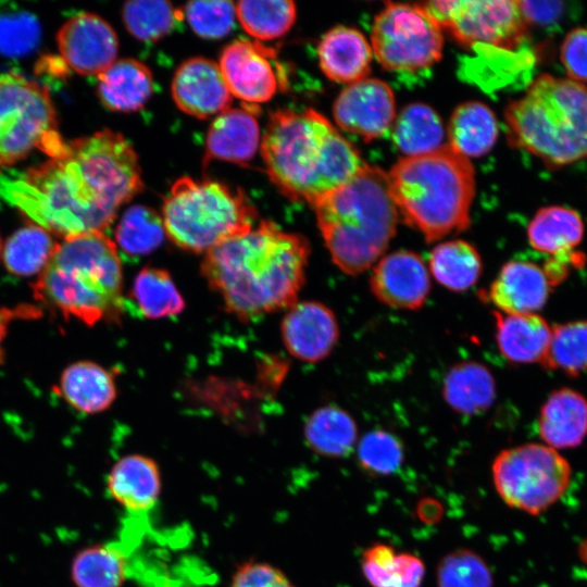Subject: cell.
<instances>
[{"label":"cell","instance_id":"obj_33","mask_svg":"<svg viewBox=\"0 0 587 587\" xmlns=\"http://www.w3.org/2000/svg\"><path fill=\"white\" fill-rule=\"evenodd\" d=\"M429 270L444 287L453 291H464L478 280L483 263L475 247L457 239L441 242L432 250Z\"/></svg>","mask_w":587,"mask_h":587},{"label":"cell","instance_id":"obj_28","mask_svg":"<svg viewBox=\"0 0 587 587\" xmlns=\"http://www.w3.org/2000/svg\"><path fill=\"white\" fill-rule=\"evenodd\" d=\"M498 122L492 110L478 101L460 104L453 111L448 128V146L469 158L488 153L497 141Z\"/></svg>","mask_w":587,"mask_h":587},{"label":"cell","instance_id":"obj_50","mask_svg":"<svg viewBox=\"0 0 587 587\" xmlns=\"http://www.w3.org/2000/svg\"><path fill=\"white\" fill-rule=\"evenodd\" d=\"M2 248H3V243H2L1 236H0V257H1V254H2Z\"/></svg>","mask_w":587,"mask_h":587},{"label":"cell","instance_id":"obj_9","mask_svg":"<svg viewBox=\"0 0 587 587\" xmlns=\"http://www.w3.org/2000/svg\"><path fill=\"white\" fill-rule=\"evenodd\" d=\"M65 145L48 88L15 72L0 73V168L34 149L55 158Z\"/></svg>","mask_w":587,"mask_h":587},{"label":"cell","instance_id":"obj_14","mask_svg":"<svg viewBox=\"0 0 587 587\" xmlns=\"http://www.w3.org/2000/svg\"><path fill=\"white\" fill-rule=\"evenodd\" d=\"M273 60V49L238 39L223 49L218 66L232 96L255 104L272 99L283 82Z\"/></svg>","mask_w":587,"mask_h":587},{"label":"cell","instance_id":"obj_5","mask_svg":"<svg viewBox=\"0 0 587 587\" xmlns=\"http://www.w3.org/2000/svg\"><path fill=\"white\" fill-rule=\"evenodd\" d=\"M34 297L88 326L118 322L123 270L116 245L104 233L64 238L33 284Z\"/></svg>","mask_w":587,"mask_h":587},{"label":"cell","instance_id":"obj_26","mask_svg":"<svg viewBox=\"0 0 587 587\" xmlns=\"http://www.w3.org/2000/svg\"><path fill=\"white\" fill-rule=\"evenodd\" d=\"M584 234L585 224L579 212L562 204L540 208L527 226L530 247L550 258L574 252Z\"/></svg>","mask_w":587,"mask_h":587},{"label":"cell","instance_id":"obj_3","mask_svg":"<svg viewBox=\"0 0 587 587\" xmlns=\"http://www.w3.org/2000/svg\"><path fill=\"white\" fill-rule=\"evenodd\" d=\"M261 152L268 177L279 191L310 204L348 182L365 164L355 148L313 109L273 112Z\"/></svg>","mask_w":587,"mask_h":587},{"label":"cell","instance_id":"obj_34","mask_svg":"<svg viewBox=\"0 0 587 587\" xmlns=\"http://www.w3.org/2000/svg\"><path fill=\"white\" fill-rule=\"evenodd\" d=\"M58 242L49 232L35 224L15 230L3 243L7 270L18 276L39 275L50 262Z\"/></svg>","mask_w":587,"mask_h":587},{"label":"cell","instance_id":"obj_42","mask_svg":"<svg viewBox=\"0 0 587 587\" xmlns=\"http://www.w3.org/2000/svg\"><path fill=\"white\" fill-rule=\"evenodd\" d=\"M437 587H492L494 578L485 560L475 551L461 548L438 563Z\"/></svg>","mask_w":587,"mask_h":587},{"label":"cell","instance_id":"obj_13","mask_svg":"<svg viewBox=\"0 0 587 587\" xmlns=\"http://www.w3.org/2000/svg\"><path fill=\"white\" fill-rule=\"evenodd\" d=\"M61 59L80 75H99L116 61L118 39L101 16L80 12L68 18L57 34Z\"/></svg>","mask_w":587,"mask_h":587},{"label":"cell","instance_id":"obj_37","mask_svg":"<svg viewBox=\"0 0 587 587\" xmlns=\"http://www.w3.org/2000/svg\"><path fill=\"white\" fill-rule=\"evenodd\" d=\"M235 11L245 32L259 40L284 36L297 16L290 0H243L235 3Z\"/></svg>","mask_w":587,"mask_h":587},{"label":"cell","instance_id":"obj_44","mask_svg":"<svg viewBox=\"0 0 587 587\" xmlns=\"http://www.w3.org/2000/svg\"><path fill=\"white\" fill-rule=\"evenodd\" d=\"M183 12L191 29L202 38H222L235 25L236 11L232 1H192Z\"/></svg>","mask_w":587,"mask_h":587},{"label":"cell","instance_id":"obj_11","mask_svg":"<svg viewBox=\"0 0 587 587\" xmlns=\"http://www.w3.org/2000/svg\"><path fill=\"white\" fill-rule=\"evenodd\" d=\"M371 43L383 67L413 72L441 58L444 39L441 27L420 3L386 2L374 18Z\"/></svg>","mask_w":587,"mask_h":587},{"label":"cell","instance_id":"obj_17","mask_svg":"<svg viewBox=\"0 0 587 587\" xmlns=\"http://www.w3.org/2000/svg\"><path fill=\"white\" fill-rule=\"evenodd\" d=\"M288 352L304 362H319L330 354L339 338L334 312L317 301H297L287 309L280 324Z\"/></svg>","mask_w":587,"mask_h":587},{"label":"cell","instance_id":"obj_16","mask_svg":"<svg viewBox=\"0 0 587 587\" xmlns=\"http://www.w3.org/2000/svg\"><path fill=\"white\" fill-rule=\"evenodd\" d=\"M370 288L388 307L417 310L430 290L429 273L419 254L398 250L384 255L373 266Z\"/></svg>","mask_w":587,"mask_h":587},{"label":"cell","instance_id":"obj_21","mask_svg":"<svg viewBox=\"0 0 587 587\" xmlns=\"http://www.w3.org/2000/svg\"><path fill=\"white\" fill-rule=\"evenodd\" d=\"M372 47L361 32L336 26L323 35L317 46L322 72L337 83L352 84L371 71Z\"/></svg>","mask_w":587,"mask_h":587},{"label":"cell","instance_id":"obj_27","mask_svg":"<svg viewBox=\"0 0 587 587\" xmlns=\"http://www.w3.org/2000/svg\"><path fill=\"white\" fill-rule=\"evenodd\" d=\"M60 392L74 409L99 413L116 398L115 380L111 372L90 361L68 365L60 378Z\"/></svg>","mask_w":587,"mask_h":587},{"label":"cell","instance_id":"obj_47","mask_svg":"<svg viewBox=\"0 0 587 587\" xmlns=\"http://www.w3.org/2000/svg\"><path fill=\"white\" fill-rule=\"evenodd\" d=\"M520 7L528 25L551 23L562 10V3L557 1H520Z\"/></svg>","mask_w":587,"mask_h":587},{"label":"cell","instance_id":"obj_40","mask_svg":"<svg viewBox=\"0 0 587 587\" xmlns=\"http://www.w3.org/2000/svg\"><path fill=\"white\" fill-rule=\"evenodd\" d=\"M542 365L571 376L587 372V321L553 326Z\"/></svg>","mask_w":587,"mask_h":587},{"label":"cell","instance_id":"obj_22","mask_svg":"<svg viewBox=\"0 0 587 587\" xmlns=\"http://www.w3.org/2000/svg\"><path fill=\"white\" fill-rule=\"evenodd\" d=\"M538 433L553 449L579 446L587 436V399L572 388L552 391L541 405Z\"/></svg>","mask_w":587,"mask_h":587},{"label":"cell","instance_id":"obj_45","mask_svg":"<svg viewBox=\"0 0 587 587\" xmlns=\"http://www.w3.org/2000/svg\"><path fill=\"white\" fill-rule=\"evenodd\" d=\"M560 62L566 78L587 85L586 26H577L566 33L560 45Z\"/></svg>","mask_w":587,"mask_h":587},{"label":"cell","instance_id":"obj_18","mask_svg":"<svg viewBox=\"0 0 587 587\" xmlns=\"http://www.w3.org/2000/svg\"><path fill=\"white\" fill-rule=\"evenodd\" d=\"M172 96L183 112L198 118L218 115L228 109L233 97L218 64L203 57L190 58L178 66Z\"/></svg>","mask_w":587,"mask_h":587},{"label":"cell","instance_id":"obj_41","mask_svg":"<svg viewBox=\"0 0 587 587\" xmlns=\"http://www.w3.org/2000/svg\"><path fill=\"white\" fill-rule=\"evenodd\" d=\"M42 28L38 17L24 9H0V57L21 60L40 46Z\"/></svg>","mask_w":587,"mask_h":587},{"label":"cell","instance_id":"obj_32","mask_svg":"<svg viewBox=\"0 0 587 587\" xmlns=\"http://www.w3.org/2000/svg\"><path fill=\"white\" fill-rule=\"evenodd\" d=\"M445 130L437 112L424 103L404 107L392 123V139L407 157L420 155L440 148Z\"/></svg>","mask_w":587,"mask_h":587},{"label":"cell","instance_id":"obj_31","mask_svg":"<svg viewBox=\"0 0 587 587\" xmlns=\"http://www.w3.org/2000/svg\"><path fill=\"white\" fill-rule=\"evenodd\" d=\"M357 438L355 421L338 407L326 405L316 409L304 424L307 445L313 452L326 458L348 455Z\"/></svg>","mask_w":587,"mask_h":587},{"label":"cell","instance_id":"obj_23","mask_svg":"<svg viewBox=\"0 0 587 587\" xmlns=\"http://www.w3.org/2000/svg\"><path fill=\"white\" fill-rule=\"evenodd\" d=\"M259 145L260 127L254 113L243 108H228L209 128L204 164L212 160L247 163L255 155Z\"/></svg>","mask_w":587,"mask_h":587},{"label":"cell","instance_id":"obj_35","mask_svg":"<svg viewBox=\"0 0 587 587\" xmlns=\"http://www.w3.org/2000/svg\"><path fill=\"white\" fill-rule=\"evenodd\" d=\"M126 577V558L113 544L86 547L72 561L71 578L76 587H122Z\"/></svg>","mask_w":587,"mask_h":587},{"label":"cell","instance_id":"obj_7","mask_svg":"<svg viewBox=\"0 0 587 587\" xmlns=\"http://www.w3.org/2000/svg\"><path fill=\"white\" fill-rule=\"evenodd\" d=\"M504 117L510 143L548 167L587 160V85L541 74Z\"/></svg>","mask_w":587,"mask_h":587},{"label":"cell","instance_id":"obj_38","mask_svg":"<svg viewBox=\"0 0 587 587\" xmlns=\"http://www.w3.org/2000/svg\"><path fill=\"white\" fill-rule=\"evenodd\" d=\"M165 236L162 215L142 204L128 208L115 228L116 243L132 255L153 252L163 243Z\"/></svg>","mask_w":587,"mask_h":587},{"label":"cell","instance_id":"obj_2","mask_svg":"<svg viewBox=\"0 0 587 587\" xmlns=\"http://www.w3.org/2000/svg\"><path fill=\"white\" fill-rule=\"evenodd\" d=\"M308 240L271 221L208 251L201 275L240 321L288 309L305 280Z\"/></svg>","mask_w":587,"mask_h":587},{"label":"cell","instance_id":"obj_10","mask_svg":"<svg viewBox=\"0 0 587 587\" xmlns=\"http://www.w3.org/2000/svg\"><path fill=\"white\" fill-rule=\"evenodd\" d=\"M491 475L495 488L507 505L537 515L565 494L572 469L555 449L530 442L498 453Z\"/></svg>","mask_w":587,"mask_h":587},{"label":"cell","instance_id":"obj_24","mask_svg":"<svg viewBox=\"0 0 587 587\" xmlns=\"http://www.w3.org/2000/svg\"><path fill=\"white\" fill-rule=\"evenodd\" d=\"M496 341L501 354L514 364H542L551 340L552 327L537 313L492 312Z\"/></svg>","mask_w":587,"mask_h":587},{"label":"cell","instance_id":"obj_39","mask_svg":"<svg viewBox=\"0 0 587 587\" xmlns=\"http://www.w3.org/2000/svg\"><path fill=\"white\" fill-rule=\"evenodd\" d=\"M122 16L135 38L152 42L170 34L184 17V12L168 1L136 0L123 5Z\"/></svg>","mask_w":587,"mask_h":587},{"label":"cell","instance_id":"obj_30","mask_svg":"<svg viewBox=\"0 0 587 587\" xmlns=\"http://www.w3.org/2000/svg\"><path fill=\"white\" fill-rule=\"evenodd\" d=\"M361 569L372 587H421L425 576V564L417 555L397 552L386 544L366 548Z\"/></svg>","mask_w":587,"mask_h":587},{"label":"cell","instance_id":"obj_49","mask_svg":"<svg viewBox=\"0 0 587 587\" xmlns=\"http://www.w3.org/2000/svg\"><path fill=\"white\" fill-rule=\"evenodd\" d=\"M578 557L583 564L587 565V539H584L578 547Z\"/></svg>","mask_w":587,"mask_h":587},{"label":"cell","instance_id":"obj_43","mask_svg":"<svg viewBox=\"0 0 587 587\" xmlns=\"http://www.w3.org/2000/svg\"><path fill=\"white\" fill-rule=\"evenodd\" d=\"M358 463L372 476H388L402 465L404 450L400 439L382 429L371 430L358 442Z\"/></svg>","mask_w":587,"mask_h":587},{"label":"cell","instance_id":"obj_19","mask_svg":"<svg viewBox=\"0 0 587 587\" xmlns=\"http://www.w3.org/2000/svg\"><path fill=\"white\" fill-rule=\"evenodd\" d=\"M552 287L544 267L513 260L502 265L486 296L501 313H537L547 303Z\"/></svg>","mask_w":587,"mask_h":587},{"label":"cell","instance_id":"obj_36","mask_svg":"<svg viewBox=\"0 0 587 587\" xmlns=\"http://www.w3.org/2000/svg\"><path fill=\"white\" fill-rule=\"evenodd\" d=\"M130 296L141 314L150 320L174 316L185 309L180 292L164 268H141L134 279Z\"/></svg>","mask_w":587,"mask_h":587},{"label":"cell","instance_id":"obj_15","mask_svg":"<svg viewBox=\"0 0 587 587\" xmlns=\"http://www.w3.org/2000/svg\"><path fill=\"white\" fill-rule=\"evenodd\" d=\"M333 115L340 128L370 141L385 134L395 121L394 92L385 82L366 77L339 93Z\"/></svg>","mask_w":587,"mask_h":587},{"label":"cell","instance_id":"obj_25","mask_svg":"<svg viewBox=\"0 0 587 587\" xmlns=\"http://www.w3.org/2000/svg\"><path fill=\"white\" fill-rule=\"evenodd\" d=\"M153 88L151 71L135 59L116 60L98 75V97L114 112L138 111L150 99Z\"/></svg>","mask_w":587,"mask_h":587},{"label":"cell","instance_id":"obj_20","mask_svg":"<svg viewBox=\"0 0 587 587\" xmlns=\"http://www.w3.org/2000/svg\"><path fill=\"white\" fill-rule=\"evenodd\" d=\"M108 490L123 508L140 513L158 502L162 479L158 463L150 457L133 453L121 458L108 476Z\"/></svg>","mask_w":587,"mask_h":587},{"label":"cell","instance_id":"obj_4","mask_svg":"<svg viewBox=\"0 0 587 587\" xmlns=\"http://www.w3.org/2000/svg\"><path fill=\"white\" fill-rule=\"evenodd\" d=\"M311 205L332 261L348 275L371 267L396 234L399 213L388 175L377 166L365 163Z\"/></svg>","mask_w":587,"mask_h":587},{"label":"cell","instance_id":"obj_6","mask_svg":"<svg viewBox=\"0 0 587 587\" xmlns=\"http://www.w3.org/2000/svg\"><path fill=\"white\" fill-rule=\"evenodd\" d=\"M387 175L398 213L426 241L469 227L475 172L470 160L450 146L402 158Z\"/></svg>","mask_w":587,"mask_h":587},{"label":"cell","instance_id":"obj_29","mask_svg":"<svg viewBox=\"0 0 587 587\" xmlns=\"http://www.w3.org/2000/svg\"><path fill=\"white\" fill-rule=\"evenodd\" d=\"M442 392L453 410L473 415L491 407L496 398V383L485 365L472 361L461 362L448 371Z\"/></svg>","mask_w":587,"mask_h":587},{"label":"cell","instance_id":"obj_46","mask_svg":"<svg viewBox=\"0 0 587 587\" xmlns=\"http://www.w3.org/2000/svg\"><path fill=\"white\" fill-rule=\"evenodd\" d=\"M228 587H296L278 567L248 561L237 567Z\"/></svg>","mask_w":587,"mask_h":587},{"label":"cell","instance_id":"obj_8","mask_svg":"<svg viewBox=\"0 0 587 587\" xmlns=\"http://www.w3.org/2000/svg\"><path fill=\"white\" fill-rule=\"evenodd\" d=\"M254 218L255 210L242 191L211 179L178 178L162 208L166 236L195 253L249 232Z\"/></svg>","mask_w":587,"mask_h":587},{"label":"cell","instance_id":"obj_48","mask_svg":"<svg viewBox=\"0 0 587 587\" xmlns=\"http://www.w3.org/2000/svg\"><path fill=\"white\" fill-rule=\"evenodd\" d=\"M41 310L29 304H21L15 308H0V363L3 360V340L12 321L17 319H37Z\"/></svg>","mask_w":587,"mask_h":587},{"label":"cell","instance_id":"obj_1","mask_svg":"<svg viewBox=\"0 0 587 587\" xmlns=\"http://www.w3.org/2000/svg\"><path fill=\"white\" fill-rule=\"evenodd\" d=\"M141 189L134 148L108 128L66 142L60 155L24 172L0 174L1 198L63 239L103 233Z\"/></svg>","mask_w":587,"mask_h":587},{"label":"cell","instance_id":"obj_12","mask_svg":"<svg viewBox=\"0 0 587 587\" xmlns=\"http://www.w3.org/2000/svg\"><path fill=\"white\" fill-rule=\"evenodd\" d=\"M420 4L462 45L484 43L512 50L527 35L528 24L520 1L435 0Z\"/></svg>","mask_w":587,"mask_h":587}]
</instances>
